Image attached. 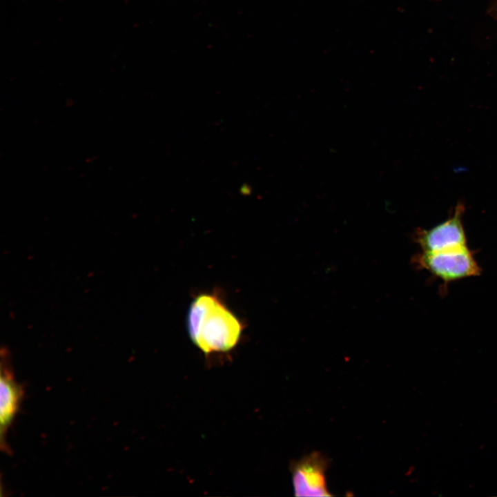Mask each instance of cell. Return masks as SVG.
I'll list each match as a JSON object with an SVG mask.
<instances>
[{
    "label": "cell",
    "mask_w": 497,
    "mask_h": 497,
    "mask_svg": "<svg viewBox=\"0 0 497 497\" xmlns=\"http://www.w3.org/2000/svg\"><path fill=\"white\" fill-rule=\"evenodd\" d=\"M187 326L193 342L206 354L234 348L244 329L243 323L216 292L202 293L193 300Z\"/></svg>",
    "instance_id": "1"
},
{
    "label": "cell",
    "mask_w": 497,
    "mask_h": 497,
    "mask_svg": "<svg viewBox=\"0 0 497 497\" xmlns=\"http://www.w3.org/2000/svg\"><path fill=\"white\" fill-rule=\"evenodd\" d=\"M465 211L458 204L454 214L445 222L430 229H419L415 239L424 252H437L467 246V238L462 222Z\"/></svg>",
    "instance_id": "3"
},
{
    "label": "cell",
    "mask_w": 497,
    "mask_h": 497,
    "mask_svg": "<svg viewBox=\"0 0 497 497\" xmlns=\"http://www.w3.org/2000/svg\"><path fill=\"white\" fill-rule=\"evenodd\" d=\"M0 384L1 448L4 452L10 453L6 436L19 409L23 391L14 379L6 352L1 353Z\"/></svg>",
    "instance_id": "5"
},
{
    "label": "cell",
    "mask_w": 497,
    "mask_h": 497,
    "mask_svg": "<svg viewBox=\"0 0 497 497\" xmlns=\"http://www.w3.org/2000/svg\"><path fill=\"white\" fill-rule=\"evenodd\" d=\"M414 261L444 282L477 276L481 271L467 246L437 252L422 251Z\"/></svg>",
    "instance_id": "2"
},
{
    "label": "cell",
    "mask_w": 497,
    "mask_h": 497,
    "mask_svg": "<svg viewBox=\"0 0 497 497\" xmlns=\"http://www.w3.org/2000/svg\"><path fill=\"white\" fill-rule=\"evenodd\" d=\"M326 457L313 452L291 465L295 495L297 496H330L326 483L328 466Z\"/></svg>",
    "instance_id": "4"
}]
</instances>
